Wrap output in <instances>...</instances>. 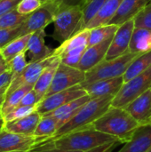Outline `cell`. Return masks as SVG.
Returning <instances> with one entry per match:
<instances>
[{
    "mask_svg": "<svg viewBox=\"0 0 151 152\" xmlns=\"http://www.w3.org/2000/svg\"><path fill=\"white\" fill-rule=\"evenodd\" d=\"M151 149V123L140 126L132 139L117 152H148Z\"/></svg>",
    "mask_w": 151,
    "mask_h": 152,
    "instance_id": "cell-17",
    "label": "cell"
},
{
    "mask_svg": "<svg viewBox=\"0 0 151 152\" xmlns=\"http://www.w3.org/2000/svg\"><path fill=\"white\" fill-rule=\"evenodd\" d=\"M60 63H61V59L58 56H56L55 59L44 69V70L40 75L39 78L34 85L33 89L37 94V95L40 97L41 100H43L45 97V95L52 85L55 72H56Z\"/></svg>",
    "mask_w": 151,
    "mask_h": 152,
    "instance_id": "cell-22",
    "label": "cell"
},
{
    "mask_svg": "<svg viewBox=\"0 0 151 152\" xmlns=\"http://www.w3.org/2000/svg\"><path fill=\"white\" fill-rule=\"evenodd\" d=\"M150 3H151V2H150Z\"/></svg>",
    "mask_w": 151,
    "mask_h": 152,
    "instance_id": "cell-51",
    "label": "cell"
},
{
    "mask_svg": "<svg viewBox=\"0 0 151 152\" xmlns=\"http://www.w3.org/2000/svg\"><path fill=\"white\" fill-rule=\"evenodd\" d=\"M44 37V29H40L31 34L27 47V52H28L30 58L29 62H34L45 59L53 53V50H52L45 45Z\"/></svg>",
    "mask_w": 151,
    "mask_h": 152,
    "instance_id": "cell-19",
    "label": "cell"
},
{
    "mask_svg": "<svg viewBox=\"0 0 151 152\" xmlns=\"http://www.w3.org/2000/svg\"><path fill=\"white\" fill-rule=\"evenodd\" d=\"M41 0H20L16 6V10L22 15H29L43 5Z\"/></svg>",
    "mask_w": 151,
    "mask_h": 152,
    "instance_id": "cell-35",
    "label": "cell"
},
{
    "mask_svg": "<svg viewBox=\"0 0 151 152\" xmlns=\"http://www.w3.org/2000/svg\"><path fill=\"white\" fill-rule=\"evenodd\" d=\"M151 88V67L126 83L114 97L111 106L125 108L134 99Z\"/></svg>",
    "mask_w": 151,
    "mask_h": 152,
    "instance_id": "cell-6",
    "label": "cell"
},
{
    "mask_svg": "<svg viewBox=\"0 0 151 152\" xmlns=\"http://www.w3.org/2000/svg\"><path fill=\"white\" fill-rule=\"evenodd\" d=\"M85 80V72L77 68L70 67L61 62L45 97L79 86L84 83Z\"/></svg>",
    "mask_w": 151,
    "mask_h": 152,
    "instance_id": "cell-8",
    "label": "cell"
},
{
    "mask_svg": "<svg viewBox=\"0 0 151 152\" xmlns=\"http://www.w3.org/2000/svg\"><path fill=\"white\" fill-rule=\"evenodd\" d=\"M148 152H151V149H150V151H148Z\"/></svg>",
    "mask_w": 151,
    "mask_h": 152,
    "instance_id": "cell-48",
    "label": "cell"
},
{
    "mask_svg": "<svg viewBox=\"0 0 151 152\" xmlns=\"http://www.w3.org/2000/svg\"><path fill=\"white\" fill-rule=\"evenodd\" d=\"M113 99V96L91 99L88 102L84 104L76 115L65 125H63L50 140L57 139L74 131L92 126L93 122L101 118L111 107Z\"/></svg>",
    "mask_w": 151,
    "mask_h": 152,
    "instance_id": "cell-3",
    "label": "cell"
},
{
    "mask_svg": "<svg viewBox=\"0 0 151 152\" xmlns=\"http://www.w3.org/2000/svg\"><path fill=\"white\" fill-rule=\"evenodd\" d=\"M58 8L59 5L54 1L44 3L39 9L29 14L26 20L19 26L20 36L33 34L37 30L44 29L47 25L53 22Z\"/></svg>",
    "mask_w": 151,
    "mask_h": 152,
    "instance_id": "cell-7",
    "label": "cell"
},
{
    "mask_svg": "<svg viewBox=\"0 0 151 152\" xmlns=\"http://www.w3.org/2000/svg\"><path fill=\"white\" fill-rule=\"evenodd\" d=\"M28 62L26 60V52L18 54L12 61H10L8 62L9 70L12 74V81L13 79H15L16 77H18L24 71V69H26V67L28 66Z\"/></svg>",
    "mask_w": 151,
    "mask_h": 152,
    "instance_id": "cell-32",
    "label": "cell"
},
{
    "mask_svg": "<svg viewBox=\"0 0 151 152\" xmlns=\"http://www.w3.org/2000/svg\"><path fill=\"white\" fill-rule=\"evenodd\" d=\"M9 86H4L2 88H0V109H1V106L5 99V96H6V92H7V89H8Z\"/></svg>",
    "mask_w": 151,
    "mask_h": 152,
    "instance_id": "cell-43",
    "label": "cell"
},
{
    "mask_svg": "<svg viewBox=\"0 0 151 152\" xmlns=\"http://www.w3.org/2000/svg\"><path fill=\"white\" fill-rule=\"evenodd\" d=\"M150 51L151 30L144 28H135L129 45V52L142 54Z\"/></svg>",
    "mask_w": 151,
    "mask_h": 152,
    "instance_id": "cell-24",
    "label": "cell"
},
{
    "mask_svg": "<svg viewBox=\"0 0 151 152\" xmlns=\"http://www.w3.org/2000/svg\"><path fill=\"white\" fill-rule=\"evenodd\" d=\"M40 141L34 135H24L0 131V152H29Z\"/></svg>",
    "mask_w": 151,
    "mask_h": 152,
    "instance_id": "cell-10",
    "label": "cell"
},
{
    "mask_svg": "<svg viewBox=\"0 0 151 152\" xmlns=\"http://www.w3.org/2000/svg\"><path fill=\"white\" fill-rule=\"evenodd\" d=\"M55 55L53 53L43 60L34 61V62H28V66L24 69V71L15 79H13L6 92V95L13 92L14 90L18 89L19 87L24 86V85H30L33 86L36 84L37 79L39 78L42 72L44 70V69L55 59Z\"/></svg>",
    "mask_w": 151,
    "mask_h": 152,
    "instance_id": "cell-12",
    "label": "cell"
},
{
    "mask_svg": "<svg viewBox=\"0 0 151 152\" xmlns=\"http://www.w3.org/2000/svg\"><path fill=\"white\" fill-rule=\"evenodd\" d=\"M42 100L37 94L34 91V89H32L24 95L19 106H36Z\"/></svg>",
    "mask_w": 151,
    "mask_h": 152,
    "instance_id": "cell-38",
    "label": "cell"
},
{
    "mask_svg": "<svg viewBox=\"0 0 151 152\" xmlns=\"http://www.w3.org/2000/svg\"><path fill=\"white\" fill-rule=\"evenodd\" d=\"M28 15H22L16 9L0 16V30L12 28L22 24Z\"/></svg>",
    "mask_w": 151,
    "mask_h": 152,
    "instance_id": "cell-31",
    "label": "cell"
},
{
    "mask_svg": "<svg viewBox=\"0 0 151 152\" xmlns=\"http://www.w3.org/2000/svg\"><path fill=\"white\" fill-rule=\"evenodd\" d=\"M33 87L34 86H30V85H24V86L19 87L18 89L14 90L11 94H7L5 96V99H4V101L1 106V109H0V113H1L2 118L6 116L8 113H10L14 109H16L20 105L24 95L28 92L32 90Z\"/></svg>",
    "mask_w": 151,
    "mask_h": 152,
    "instance_id": "cell-25",
    "label": "cell"
},
{
    "mask_svg": "<svg viewBox=\"0 0 151 152\" xmlns=\"http://www.w3.org/2000/svg\"><path fill=\"white\" fill-rule=\"evenodd\" d=\"M107 0H85L81 6L83 12L82 20L77 28L76 34L83 29H85L87 24L95 17L101 8L104 5Z\"/></svg>",
    "mask_w": 151,
    "mask_h": 152,
    "instance_id": "cell-29",
    "label": "cell"
},
{
    "mask_svg": "<svg viewBox=\"0 0 151 152\" xmlns=\"http://www.w3.org/2000/svg\"><path fill=\"white\" fill-rule=\"evenodd\" d=\"M112 38L113 37L98 45L88 46L80 60L77 69L84 72H87L88 70L95 67L97 64H99L101 61L105 60Z\"/></svg>",
    "mask_w": 151,
    "mask_h": 152,
    "instance_id": "cell-16",
    "label": "cell"
},
{
    "mask_svg": "<svg viewBox=\"0 0 151 152\" xmlns=\"http://www.w3.org/2000/svg\"><path fill=\"white\" fill-rule=\"evenodd\" d=\"M21 37L20 32L19 26L12 28L2 29L0 30V49L7 45L9 43L13 41L14 39Z\"/></svg>",
    "mask_w": 151,
    "mask_h": 152,
    "instance_id": "cell-36",
    "label": "cell"
},
{
    "mask_svg": "<svg viewBox=\"0 0 151 152\" xmlns=\"http://www.w3.org/2000/svg\"><path fill=\"white\" fill-rule=\"evenodd\" d=\"M12 79V74L9 69H7L4 73H2L0 75V88H2L4 86H10Z\"/></svg>",
    "mask_w": 151,
    "mask_h": 152,
    "instance_id": "cell-40",
    "label": "cell"
},
{
    "mask_svg": "<svg viewBox=\"0 0 151 152\" xmlns=\"http://www.w3.org/2000/svg\"><path fill=\"white\" fill-rule=\"evenodd\" d=\"M90 100H91L90 96L88 94H85L78 99H76L70 102L64 104L63 106L58 108L57 110H55L46 115L51 116L54 119H56V121L58 122L59 129H60L63 125H65L68 121H69L76 115V113L80 110V108L84 104L88 102Z\"/></svg>",
    "mask_w": 151,
    "mask_h": 152,
    "instance_id": "cell-21",
    "label": "cell"
},
{
    "mask_svg": "<svg viewBox=\"0 0 151 152\" xmlns=\"http://www.w3.org/2000/svg\"><path fill=\"white\" fill-rule=\"evenodd\" d=\"M7 69H9V65L8 62H6L4 59H2L0 61V75L2 73H4V71H6Z\"/></svg>",
    "mask_w": 151,
    "mask_h": 152,
    "instance_id": "cell-44",
    "label": "cell"
},
{
    "mask_svg": "<svg viewBox=\"0 0 151 152\" xmlns=\"http://www.w3.org/2000/svg\"><path fill=\"white\" fill-rule=\"evenodd\" d=\"M30 37H31V34L20 37L14 39L13 41H12L11 43H9L4 47L1 48L0 54L3 57V59L6 62H9L18 54L27 52V47H28V40Z\"/></svg>",
    "mask_w": 151,
    "mask_h": 152,
    "instance_id": "cell-27",
    "label": "cell"
},
{
    "mask_svg": "<svg viewBox=\"0 0 151 152\" xmlns=\"http://www.w3.org/2000/svg\"><path fill=\"white\" fill-rule=\"evenodd\" d=\"M140 54L127 52L113 60H103L95 67L85 72V80L80 86L83 87L94 81L123 77L132 61Z\"/></svg>",
    "mask_w": 151,
    "mask_h": 152,
    "instance_id": "cell-4",
    "label": "cell"
},
{
    "mask_svg": "<svg viewBox=\"0 0 151 152\" xmlns=\"http://www.w3.org/2000/svg\"><path fill=\"white\" fill-rule=\"evenodd\" d=\"M48 141L58 149L79 152L89 151L105 144L119 142L116 138L97 131L92 126Z\"/></svg>",
    "mask_w": 151,
    "mask_h": 152,
    "instance_id": "cell-2",
    "label": "cell"
},
{
    "mask_svg": "<svg viewBox=\"0 0 151 152\" xmlns=\"http://www.w3.org/2000/svg\"><path fill=\"white\" fill-rule=\"evenodd\" d=\"M43 3H46V2H49V1H53V0H41Z\"/></svg>",
    "mask_w": 151,
    "mask_h": 152,
    "instance_id": "cell-46",
    "label": "cell"
},
{
    "mask_svg": "<svg viewBox=\"0 0 151 152\" xmlns=\"http://www.w3.org/2000/svg\"><path fill=\"white\" fill-rule=\"evenodd\" d=\"M134 28V18L119 25L112 38L105 60H113L129 52V45Z\"/></svg>",
    "mask_w": 151,
    "mask_h": 152,
    "instance_id": "cell-11",
    "label": "cell"
},
{
    "mask_svg": "<svg viewBox=\"0 0 151 152\" xmlns=\"http://www.w3.org/2000/svg\"><path fill=\"white\" fill-rule=\"evenodd\" d=\"M119 25L115 24H107L93 28L91 29L88 46H93L98 45L112 37H114L115 33L117 32Z\"/></svg>",
    "mask_w": 151,
    "mask_h": 152,
    "instance_id": "cell-30",
    "label": "cell"
},
{
    "mask_svg": "<svg viewBox=\"0 0 151 152\" xmlns=\"http://www.w3.org/2000/svg\"><path fill=\"white\" fill-rule=\"evenodd\" d=\"M117 143H120V142H112V143L105 144V145L100 146V147H98L96 149H93L92 151H89L86 152H112Z\"/></svg>",
    "mask_w": 151,
    "mask_h": 152,
    "instance_id": "cell-42",
    "label": "cell"
},
{
    "mask_svg": "<svg viewBox=\"0 0 151 152\" xmlns=\"http://www.w3.org/2000/svg\"><path fill=\"white\" fill-rule=\"evenodd\" d=\"M82 17L81 6H59L53 20V38L61 44L71 37L76 34Z\"/></svg>",
    "mask_w": 151,
    "mask_h": 152,
    "instance_id": "cell-5",
    "label": "cell"
},
{
    "mask_svg": "<svg viewBox=\"0 0 151 152\" xmlns=\"http://www.w3.org/2000/svg\"><path fill=\"white\" fill-rule=\"evenodd\" d=\"M150 2L151 0H123L109 24L121 25L133 19Z\"/></svg>",
    "mask_w": 151,
    "mask_h": 152,
    "instance_id": "cell-18",
    "label": "cell"
},
{
    "mask_svg": "<svg viewBox=\"0 0 151 152\" xmlns=\"http://www.w3.org/2000/svg\"><path fill=\"white\" fill-rule=\"evenodd\" d=\"M123 0H107L104 5L101 8L95 17L87 24L85 28L92 29L93 28L109 24L112 18L117 13Z\"/></svg>",
    "mask_w": 151,
    "mask_h": 152,
    "instance_id": "cell-23",
    "label": "cell"
},
{
    "mask_svg": "<svg viewBox=\"0 0 151 152\" xmlns=\"http://www.w3.org/2000/svg\"><path fill=\"white\" fill-rule=\"evenodd\" d=\"M4 121L3 118L0 116V131L4 128Z\"/></svg>",
    "mask_w": 151,
    "mask_h": 152,
    "instance_id": "cell-45",
    "label": "cell"
},
{
    "mask_svg": "<svg viewBox=\"0 0 151 152\" xmlns=\"http://www.w3.org/2000/svg\"><path fill=\"white\" fill-rule=\"evenodd\" d=\"M29 152H79V151H64L58 149L53 146V144L50 141H45L35 146Z\"/></svg>",
    "mask_w": 151,
    "mask_h": 152,
    "instance_id": "cell-37",
    "label": "cell"
},
{
    "mask_svg": "<svg viewBox=\"0 0 151 152\" xmlns=\"http://www.w3.org/2000/svg\"><path fill=\"white\" fill-rule=\"evenodd\" d=\"M20 0H1L0 1V16L16 9Z\"/></svg>",
    "mask_w": 151,
    "mask_h": 152,
    "instance_id": "cell-39",
    "label": "cell"
},
{
    "mask_svg": "<svg viewBox=\"0 0 151 152\" xmlns=\"http://www.w3.org/2000/svg\"><path fill=\"white\" fill-rule=\"evenodd\" d=\"M0 50H1V49H0Z\"/></svg>",
    "mask_w": 151,
    "mask_h": 152,
    "instance_id": "cell-49",
    "label": "cell"
},
{
    "mask_svg": "<svg viewBox=\"0 0 151 152\" xmlns=\"http://www.w3.org/2000/svg\"><path fill=\"white\" fill-rule=\"evenodd\" d=\"M90 32L91 29L85 28L74 34L53 50V55L58 56L60 59L66 56H83L88 47Z\"/></svg>",
    "mask_w": 151,
    "mask_h": 152,
    "instance_id": "cell-13",
    "label": "cell"
},
{
    "mask_svg": "<svg viewBox=\"0 0 151 152\" xmlns=\"http://www.w3.org/2000/svg\"><path fill=\"white\" fill-rule=\"evenodd\" d=\"M0 1H1V0H0Z\"/></svg>",
    "mask_w": 151,
    "mask_h": 152,
    "instance_id": "cell-50",
    "label": "cell"
},
{
    "mask_svg": "<svg viewBox=\"0 0 151 152\" xmlns=\"http://www.w3.org/2000/svg\"><path fill=\"white\" fill-rule=\"evenodd\" d=\"M59 6H82L85 0H53Z\"/></svg>",
    "mask_w": 151,
    "mask_h": 152,
    "instance_id": "cell-41",
    "label": "cell"
},
{
    "mask_svg": "<svg viewBox=\"0 0 151 152\" xmlns=\"http://www.w3.org/2000/svg\"><path fill=\"white\" fill-rule=\"evenodd\" d=\"M125 109L140 124V126L151 123V88L134 99Z\"/></svg>",
    "mask_w": 151,
    "mask_h": 152,
    "instance_id": "cell-15",
    "label": "cell"
},
{
    "mask_svg": "<svg viewBox=\"0 0 151 152\" xmlns=\"http://www.w3.org/2000/svg\"><path fill=\"white\" fill-rule=\"evenodd\" d=\"M150 67H151V51L146 53L140 54L132 61L123 76L124 83L128 82L136 76L144 72Z\"/></svg>",
    "mask_w": 151,
    "mask_h": 152,
    "instance_id": "cell-28",
    "label": "cell"
},
{
    "mask_svg": "<svg viewBox=\"0 0 151 152\" xmlns=\"http://www.w3.org/2000/svg\"><path fill=\"white\" fill-rule=\"evenodd\" d=\"M85 94H87L85 90L80 85L74 86L65 91L59 92L44 97L36 105V111L41 116L46 115L57 110L58 108L63 106L64 104L70 102L76 99H78Z\"/></svg>",
    "mask_w": 151,
    "mask_h": 152,
    "instance_id": "cell-9",
    "label": "cell"
},
{
    "mask_svg": "<svg viewBox=\"0 0 151 152\" xmlns=\"http://www.w3.org/2000/svg\"><path fill=\"white\" fill-rule=\"evenodd\" d=\"M41 118L42 116L36 110H35L31 114L22 118L11 122H4V129L14 134H24V135H34V133L36 129V126Z\"/></svg>",
    "mask_w": 151,
    "mask_h": 152,
    "instance_id": "cell-20",
    "label": "cell"
},
{
    "mask_svg": "<svg viewBox=\"0 0 151 152\" xmlns=\"http://www.w3.org/2000/svg\"><path fill=\"white\" fill-rule=\"evenodd\" d=\"M123 85L124 78L123 77H119L110 79L97 80L83 86V88L91 99H97L106 96L115 97L121 90Z\"/></svg>",
    "mask_w": 151,
    "mask_h": 152,
    "instance_id": "cell-14",
    "label": "cell"
},
{
    "mask_svg": "<svg viewBox=\"0 0 151 152\" xmlns=\"http://www.w3.org/2000/svg\"><path fill=\"white\" fill-rule=\"evenodd\" d=\"M36 110V106H19L3 118L4 122H11L31 114Z\"/></svg>",
    "mask_w": 151,
    "mask_h": 152,
    "instance_id": "cell-34",
    "label": "cell"
},
{
    "mask_svg": "<svg viewBox=\"0 0 151 152\" xmlns=\"http://www.w3.org/2000/svg\"><path fill=\"white\" fill-rule=\"evenodd\" d=\"M2 59H3V57H2V56H1V54H0V61H1Z\"/></svg>",
    "mask_w": 151,
    "mask_h": 152,
    "instance_id": "cell-47",
    "label": "cell"
},
{
    "mask_svg": "<svg viewBox=\"0 0 151 152\" xmlns=\"http://www.w3.org/2000/svg\"><path fill=\"white\" fill-rule=\"evenodd\" d=\"M134 25L135 28H144L151 30V3L134 17Z\"/></svg>",
    "mask_w": 151,
    "mask_h": 152,
    "instance_id": "cell-33",
    "label": "cell"
},
{
    "mask_svg": "<svg viewBox=\"0 0 151 152\" xmlns=\"http://www.w3.org/2000/svg\"><path fill=\"white\" fill-rule=\"evenodd\" d=\"M58 129L59 126L56 119H54L51 116L44 115L42 116L36 126V129L34 133V136L36 137L41 143L53 138V135L58 131Z\"/></svg>",
    "mask_w": 151,
    "mask_h": 152,
    "instance_id": "cell-26",
    "label": "cell"
},
{
    "mask_svg": "<svg viewBox=\"0 0 151 152\" xmlns=\"http://www.w3.org/2000/svg\"><path fill=\"white\" fill-rule=\"evenodd\" d=\"M92 126L125 144L132 139L140 124L125 108L111 106L101 118L93 122Z\"/></svg>",
    "mask_w": 151,
    "mask_h": 152,
    "instance_id": "cell-1",
    "label": "cell"
}]
</instances>
